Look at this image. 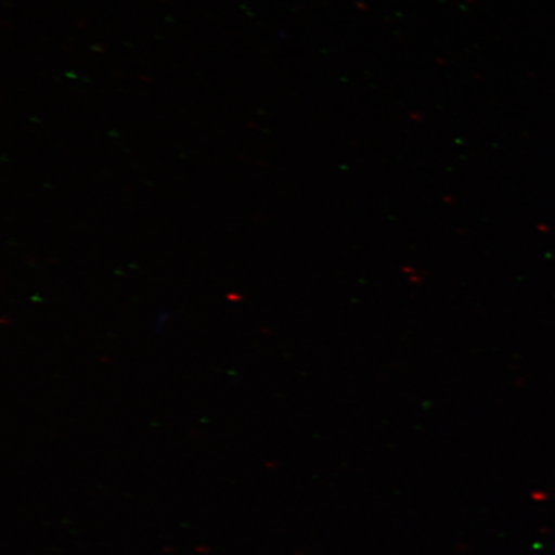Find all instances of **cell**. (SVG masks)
Returning <instances> with one entry per match:
<instances>
[]
</instances>
